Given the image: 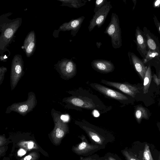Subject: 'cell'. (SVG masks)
<instances>
[{
	"instance_id": "obj_1",
	"label": "cell",
	"mask_w": 160,
	"mask_h": 160,
	"mask_svg": "<svg viewBox=\"0 0 160 160\" xmlns=\"http://www.w3.org/2000/svg\"><path fill=\"white\" fill-rule=\"evenodd\" d=\"M121 32L118 17L116 13L113 12L110 22L104 33L110 37L112 45L114 48H119L122 46Z\"/></svg>"
},
{
	"instance_id": "obj_2",
	"label": "cell",
	"mask_w": 160,
	"mask_h": 160,
	"mask_svg": "<svg viewBox=\"0 0 160 160\" xmlns=\"http://www.w3.org/2000/svg\"><path fill=\"white\" fill-rule=\"evenodd\" d=\"M112 8V6L110 2L108 1L106 5L95 13L90 21L88 27L89 32H91L96 26L100 28L102 26Z\"/></svg>"
},
{
	"instance_id": "obj_3",
	"label": "cell",
	"mask_w": 160,
	"mask_h": 160,
	"mask_svg": "<svg viewBox=\"0 0 160 160\" xmlns=\"http://www.w3.org/2000/svg\"><path fill=\"white\" fill-rule=\"evenodd\" d=\"M101 82L107 86L116 88L132 98L139 92V89L136 87L129 84L120 83L102 80Z\"/></svg>"
},
{
	"instance_id": "obj_4",
	"label": "cell",
	"mask_w": 160,
	"mask_h": 160,
	"mask_svg": "<svg viewBox=\"0 0 160 160\" xmlns=\"http://www.w3.org/2000/svg\"><path fill=\"white\" fill-rule=\"evenodd\" d=\"M91 86L101 93L119 101L126 100L128 98L123 94L98 83L91 84Z\"/></svg>"
},
{
	"instance_id": "obj_5",
	"label": "cell",
	"mask_w": 160,
	"mask_h": 160,
	"mask_svg": "<svg viewBox=\"0 0 160 160\" xmlns=\"http://www.w3.org/2000/svg\"><path fill=\"white\" fill-rule=\"evenodd\" d=\"M135 36L137 50L143 59L145 58L148 49L144 33L138 26L137 27L136 29Z\"/></svg>"
},
{
	"instance_id": "obj_6",
	"label": "cell",
	"mask_w": 160,
	"mask_h": 160,
	"mask_svg": "<svg viewBox=\"0 0 160 160\" xmlns=\"http://www.w3.org/2000/svg\"><path fill=\"white\" fill-rule=\"evenodd\" d=\"M92 68L95 71L102 73H108L113 72L115 69L113 64L110 60L95 59L91 63Z\"/></svg>"
},
{
	"instance_id": "obj_7",
	"label": "cell",
	"mask_w": 160,
	"mask_h": 160,
	"mask_svg": "<svg viewBox=\"0 0 160 160\" xmlns=\"http://www.w3.org/2000/svg\"><path fill=\"white\" fill-rule=\"evenodd\" d=\"M85 17H80L75 19H72L68 22L64 23L60 27V29L63 31H71L73 37L75 36L79 31Z\"/></svg>"
},
{
	"instance_id": "obj_8",
	"label": "cell",
	"mask_w": 160,
	"mask_h": 160,
	"mask_svg": "<svg viewBox=\"0 0 160 160\" xmlns=\"http://www.w3.org/2000/svg\"><path fill=\"white\" fill-rule=\"evenodd\" d=\"M143 30L148 50L160 54V43L158 38L146 27Z\"/></svg>"
},
{
	"instance_id": "obj_9",
	"label": "cell",
	"mask_w": 160,
	"mask_h": 160,
	"mask_svg": "<svg viewBox=\"0 0 160 160\" xmlns=\"http://www.w3.org/2000/svg\"><path fill=\"white\" fill-rule=\"evenodd\" d=\"M128 56L130 64L132 65L135 70L143 79L147 68L143 61L133 52H128Z\"/></svg>"
},
{
	"instance_id": "obj_10",
	"label": "cell",
	"mask_w": 160,
	"mask_h": 160,
	"mask_svg": "<svg viewBox=\"0 0 160 160\" xmlns=\"http://www.w3.org/2000/svg\"><path fill=\"white\" fill-rule=\"evenodd\" d=\"M60 65L62 72L66 76L72 77L76 74V65L72 60L65 59L62 61Z\"/></svg>"
},
{
	"instance_id": "obj_11",
	"label": "cell",
	"mask_w": 160,
	"mask_h": 160,
	"mask_svg": "<svg viewBox=\"0 0 160 160\" xmlns=\"http://www.w3.org/2000/svg\"><path fill=\"white\" fill-rule=\"evenodd\" d=\"M35 46V36L34 32H30L27 36L24 43V48L27 57L30 56L33 52Z\"/></svg>"
},
{
	"instance_id": "obj_12",
	"label": "cell",
	"mask_w": 160,
	"mask_h": 160,
	"mask_svg": "<svg viewBox=\"0 0 160 160\" xmlns=\"http://www.w3.org/2000/svg\"><path fill=\"white\" fill-rule=\"evenodd\" d=\"M143 62L145 64H148V65L151 64H160V54L148 50L145 58H143Z\"/></svg>"
},
{
	"instance_id": "obj_13",
	"label": "cell",
	"mask_w": 160,
	"mask_h": 160,
	"mask_svg": "<svg viewBox=\"0 0 160 160\" xmlns=\"http://www.w3.org/2000/svg\"><path fill=\"white\" fill-rule=\"evenodd\" d=\"M71 102L75 106L84 108L92 109L95 108V106L94 104L91 102L78 98H72Z\"/></svg>"
},
{
	"instance_id": "obj_14",
	"label": "cell",
	"mask_w": 160,
	"mask_h": 160,
	"mask_svg": "<svg viewBox=\"0 0 160 160\" xmlns=\"http://www.w3.org/2000/svg\"><path fill=\"white\" fill-rule=\"evenodd\" d=\"M135 117L139 123H140L142 120L144 119H148V115L147 110L142 106H138L136 108L134 111Z\"/></svg>"
},
{
	"instance_id": "obj_15",
	"label": "cell",
	"mask_w": 160,
	"mask_h": 160,
	"mask_svg": "<svg viewBox=\"0 0 160 160\" xmlns=\"http://www.w3.org/2000/svg\"><path fill=\"white\" fill-rule=\"evenodd\" d=\"M14 24H12L9 26H8L7 28H5L4 31L2 32V37H1V38H2V39L1 40V41L2 40V42H3L4 41H5V42H7L8 43V42L10 40V38L12 37L15 32V28H13L15 26V25H13Z\"/></svg>"
},
{
	"instance_id": "obj_16",
	"label": "cell",
	"mask_w": 160,
	"mask_h": 160,
	"mask_svg": "<svg viewBox=\"0 0 160 160\" xmlns=\"http://www.w3.org/2000/svg\"><path fill=\"white\" fill-rule=\"evenodd\" d=\"M152 77L150 66L148 65L143 79V91L144 94L148 92Z\"/></svg>"
},
{
	"instance_id": "obj_17",
	"label": "cell",
	"mask_w": 160,
	"mask_h": 160,
	"mask_svg": "<svg viewBox=\"0 0 160 160\" xmlns=\"http://www.w3.org/2000/svg\"><path fill=\"white\" fill-rule=\"evenodd\" d=\"M63 5L71 8H78L85 5L87 1L84 0H70L62 1Z\"/></svg>"
},
{
	"instance_id": "obj_18",
	"label": "cell",
	"mask_w": 160,
	"mask_h": 160,
	"mask_svg": "<svg viewBox=\"0 0 160 160\" xmlns=\"http://www.w3.org/2000/svg\"><path fill=\"white\" fill-rule=\"evenodd\" d=\"M143 156L145 160H153L149 147L147 144L145 145Z\"/></svg>"
},
{
	"instance_id": "obj_19",
	"label": "cell",
	"mask_w": 160,
	"mask_h": 160,
	"mask_svg": "<svg viewBox=\"0 0 160 160\" xmlns=\"http://www.w3.org/2000/svg\"><path fill=\"white\" fill-rule=\"evenodd\" d=\"M108 1L107 0H97L95 2V7L94 9V13L98 11L100 9L106 5Z\"/></svg>"
},
{
	"instance_id": "obj_20",
	"label": "cell",
	"mask_w": 160,
	"mask_h": 160,
	"mask_svg": "<svg viewBox=\"0 0 160 160\" xmlns=\"http://www.w3.org/2000/svg\"><path fill=\"white\" fill-rule=\"evenodd\" d=\"M153 20L154 23L158 31L160 34V22L158 21L155 16H154Z\"/></svg>"
},
{
	"instance_id": "obj_21",
	"label": "cell",
	"mask_w": 160,
	"mask_h": 160,
	"mask_svg": "<svg viewBox=\"0 0 160 160\" xmlns=\"http://www.w3.org/2000/svg\"><path fill=\"white\" fill-rule=\"evenodd\" d=\"M56 136L58 138L62 137L64 134L63 131L59 128H58L56 130Z\"/></svg>"
},
{
	"instance_id": "obj_22",
	"label": "cell",
	"mask_w": 160,
	"mask_h": 160,
	"mask_svg": "<svg viewBox=\"0 0 160 160\" xmlns=\"http://www.w3.org/2000/svg\"><path fill=\"white\" fill-rule=\"evenodd\" d=\"M152 77L154 82L158 86L160 84V80L156 74H154Z\"/></svg>"
},
{
	"instance_id": "obj_23",
	"label": "cell",
	"mask_w": 160,
	"mask_h": 160,
	"mask_svg": "<svg viewBox=\"0 0 160 160\" xmlns=\"http://www.w3.org/2000/svg\"><path fill=\"white\" fill-rule=\"evenodd\" d=\"M15 71L17 73L19 74L21 73L22 71V68L21 65L19 64H17L15 65Z\"/></svg>"
},
{
	"instance_id": "obj_24",
	"label": "cell",
	"mask_w": 160,
	"mask_h": 160,
	"mask_svg": "<svg viewBox=\"0 0 160 160\" xmlns=\"http://www.w3.org/2000/svg\"><path fill=\"white\" fill-rule=\"evenodd\" d=\"M28 109V107L27 105H24L20 106L18 108V110L21 112H25Z\"/></svg>"
},
{
	"instance_id": "obj_25",
	"label": "cell",
	"mask_w": 160,
	"mask_h": 160,
	"mask_svg": "<svg viewBox=\"0 0 160 160\" xmlns=\"http://www.w3.org/2000/svg\"><path fill=\"white\" fill-rule=\"evenodd\" d=\"M126 155L128 160H140L130 155V154L128 153V152H126Z\"/></svg>"
},
{
	"instance_id": "obj_26",
	"label": "cell",
	"mask_w": 160,
	"mask_h": 160,
	"mask_svg": "<svg viewBox=\"0 0 160 160\" xmlns=\"http://www.w3.org/2000/svg\"><path fill=\"white\" fill-rule=\"evenodd\" d=\"M87 146V143L85 142H83L79 145L78 148L79 150H82L85 148Z\"/></svg>"
},
{
	"instance_id": "obj_27",
	"label": "cell",
	"mask_w": 160,
	"mask_h": 160,
	"mask_svg": "<svg viewBox=\"0 0 160 160\" xmlns=\"http://www.w3.org/2000/svg\"><path fill=\"white\" fill-rule=\"evenodd\" d=\"M61 119L64 121H67L69 119V117L67 115H62L61 116Z\"/></svg>"
},
{
	"instance_id": "obj_28",
	"label": "cell",
	"mask_w": 160,
	"mask_h": 160,
	"mask_svg": "<svg viewBox=\"0 0 160 160\" xmlns=\"http://www.w3.org/2000/svg\"><path fill=\"white\" fill-rule=\"evenodd\" d=\"M92 138L96 142H98L100 140V138L97 135H93L92 137Z\"/></svg>"
},
{
	"instance_id": "obj_29",
	"label": "cell",
	"mask_w": 160,
	"mask_h": 160,
	"mask_svg": "<svg viewBox=\"0 0 160 160\" xmlns=\"http://www.w3.org/2000/svg\"><path fill=\"white\" fill-rule=\"evenodd\" d=\"M18 154L20 155H23L26 153V152L23 149L20 150L18 152Z\"/></svg>"
},
{
	"instance_id": "obj_30",
	"label": "cell",
	"mask_w": 160,
	"mask_h": 160,
	"mask_svg": "<svg viewBox=\"0 0 160 160\" xmlns=\"http://www.w3.org/2000/svg\"><path fill=\"white\" fill-rule=\"evenodd\" d=\"M160 5V0H157L155 1L154 3L155 7L157 8Z\"/></svg>"
},
{
	"instance_id": "obj_31",
	"label": "cell",
	"mask_w": 160,
	"mask_h": 160,
	"mask_svg": "<svg viewBox=\"0 0 160 160\" xmlns=\"http://www.w3.org/2000/svg\"><path fill=\"white\" fill-rule=\"evenodd\" d=\"M33 146V143L32 142H31L28 143V148H32Z\"/></svg>"
},
{
	"instance_id": "obj_32",
	"label": "cell",
	"mask_w": 160,
	"mask_h": 160,
	"mask_svg": "<svg viewBox=\"0 0 160 160\" xmlns=\"http://www.w3.org/2000/svg\"><path fill=\"white\" fill-rule=\"evenodd\" d=\"M32 158V157L30 155H28L25 157L24 158V160H30Z\"/></svg>"
},
{
	"instance_id": "obj_33",
	"label": "cell",
	"mask_w": 160,
	"mask_h": 160,
	"mask_svg": "<svg viewBox=\"0 0 160 160\" xmlns=\"http://www.w3.org/2000/svg\"><path fill=\"white\" fill-rule=\"evenodd\" d=\"M158 77L160 80V69H159L158 72Z\"/></svg>"
},
{
	"instance_id": "obj_34",
	"label": "cell",
	"mask_w": 160,
	"mask_h": 160,
	"mask_svg": "<svg viewBox=\"0 0 160 160\" xmlns=\"http://www.w3.org/2000/svg\"><path fill=\"white\" fill-rule=\"evenodd\" d=\"M159 159L160 160V154H159Z\"/></svg>"
}]
</instances>
